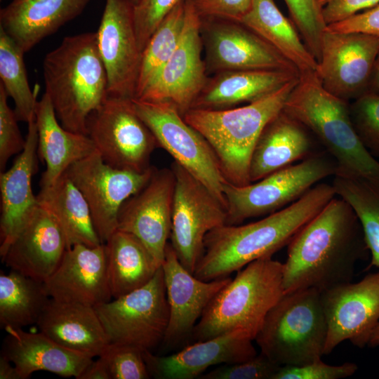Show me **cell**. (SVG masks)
<instances>
[{"mask_svg":"<svg viewBox=\"0 0 379 379\" xmlns=\"http://www.w3.org/2000/svg\"><path fill=\"white\" fill-rule=\"evenodd\" d=\"M287 246L284 293L308 288L323 291L350 282L357 263L370 253L356 213L340 197L328 201Z\"/></svg>","mask_w":379,"mask_h":379,"instance_id":"1","label":"cell"},{"mask_svg":"<svg viewBox=\"0 0 379 379\" xmlns=\"http://www.w3.org/2000/svg\"><path fill=\"white\" fill-rule=\"evenodd\" d=\"M335 195L332 185L319 183L296 201L262 219L214 228L205 237L193 274L204 281L224 278L253 261L272 257Z\"/></svg>","mask_w":379,"mask_h":379,"instance_id":"2","label":"cell"},{"mask_svg":"<svg viewBox=\"0 0 379 379\" xmlns=\"http://www.w3.org/2000/svg\"><path fill=\"white\" fill-rule=\"evenodd\" d=\"M46 91L63 128L86 134L88 116L108 97L96 32L65 37L43 62ZM87 135V134H86Z\"/></svg>","mask_w":379,"mask_h":379,"instance_id":"3","label":"cell"},{"mask_svg":"<svg viewBox=\"0 0 379 379\" xmlns=\"http://www.w3.org/2000/svg\"><path fill=\"white\" fill-rule=\"evenodd\" d=\"M283 111L317 137L335 161V174L379 184V161L357 136L351 121L349 102L326 90L316 72L300 75Z\"/></svg>","mask_w":379,"mask_h":379,"instance_id":"4","label":"cell"},{"mask_svg":"<svg viewBox=\"0 0 379 379\" xmlns=\"http://www.w3.org/2000/svg\"><path fill=\"white\" fill-rule=\"evenodd\" d=\"M299 77L252 103L224 109H190L185 113V121L210 144L227 182L251 183L249 166L256 142L265 125L283 109Z\"/></svg>","mask_w":379,"mask_h":379,"instance_id":"5","label":"cell"},{"mask_svg":"<svg viewBox=\"0 0 379 379\" xmlns=\"http://www.w3.org/2000/svg\"><path fill=\"white\" fill-rule=\"evenodd\" d=\"M283 269V263L268 257L237 272L205 309L193 330L194 340L237 329L254 340L267 313L284 293Z\"/></svg>","mask_w":379,"mask_h":379,"instance_id":"6","label":"cell"},{"mask_svg":"<svg viewBox=\"0 0 379 379\" xmlns=\"http://www.w3.org/2000/svg\"><path fill=\"white\" fill-rule=\"evenodd\" d=\"M327 333L321 291L308 288L284 293L254 340L260 352L278 365L296 366L321 360Z\"/></svg>","mask_w":379,"mask_h":379,"instance_id":"7","label":"cell"},{"mask_svg":"<svg viewBox=\"0 0 379 379\" xmlns=\"http://www.w3.org/2000/svg\"><path fill=\"white\" fill-rule=\"evenodd\" d=\"M337 164L327 152L311 157L277 171L245 185L226 182L224 197L227 225L267 215L298 200L321 180L334 175Z\"/></svg>","mask_w":379,"mask_h":379,"instance_id":"8","label":"cell"},{"mask_svg":"<svg viewBox=\"0 0 379 379\" xmlns=\"http://www.w3.org/2000/svg\"><path fill=\"white\" fill-rule=\"evenodd\" d=\"M94 308L109 343L150 351L164 341L169 321L161 266L143 286Z\"/></svg>","mask_w":379,"mask_h":379,"instance_id":"9","label":"cell"},{"mask_svg":"<svg viewBox=\"0 0 379 379\" xmlns=\"http://www.w3.org/2000/svg\"><path fill=\"white\" fill-rule=\"evenodd\" d=\"M86 134L108 165L144 172L158 147L150 129L135 111L132 98L108 95L86 121Z\"/></svg>","mask_w":379,"mask_h":379,"instance_id":"10","label":"cell"},{"mask_svg":"<svg viewBox=\"0 0 379 379\" xmlns=\"http://www.w3.org/2000/svg\"><path fill=\"white\" fill-rule=\"evenodd\" d=\"M132 100L158 147L164 149L175 162L204 183L226 206L224 186L227 182L206 138L187 124L171 104L134 98Z\"/></svg>","mask_w":379,"mask_h":379,"instance_id":"11","label":"cell"},{"mask_svg":"<svg viewBox=\"0 0 379 379\" xmlns=\"http://www.w3.org/2000/svg\"><path fill=\"white\" fill-rule=\"evenodd\" d=\"M175 175L171 245L180 262L194 272L206 235L226 224L225 205L199 180L173 161Z\"/></svg>","mask_w":379,"mask_h":379,"instance_id":"12","label":"cell"},{"mask_svg":"<svg viewBox=\"0 0 379 379\" xmlns=\"http://www.w3.org/2000/svg\"><path fill=\"white\" fill-rule=\"evenodd\" d=\"M154 168L152 166L144 172L116 168L107 164L96 151L66 170L89 206L102 244L117 230L124 203L146 185Z\"/></svg>","mask_w":379,"mask_h":379,"instance_id":"13","label":"cell"},{"mask_svg":"<svg viewBox=\"0 0 379 379\" xmlns=\"http://www.w3.org/2000/svg\"><path fill=\"white\" fill-rule=\"evenodd\" d=\"M201 34L208 74L231 70L262 69L299 73L291 62L241 22L201 18Z\"/></svg>","mask_w":379,"mask_h":379,"instance_id":"14","label":"cell"},{"mask_svg":"<svg viewBox=\"0 0 379 379\" xmlns=\"http://www.w3.org/2000/svg\"><path fill=\"white\" fill-rule=\"evenodd\" d=\"M201 27V18L190 0H185L180 41L157 78L138 100L170 103L182 116L191 109L208 78L202 57Z\"/></svg>","mask_w":379,"mask_h":379,"instance_id":"15","label":"cell"},{"mask_svg":"<svg viewBox=\"0 0 379 379\" xmlns=\"http://www.w3.org/2000/svg\"><path fill=\"white\" fill-rule=\"evenodd\" d=\"M378 53V36L326 29L316 73L326 90L350 102L368 92Z\"/></svg>","mask_w":379,"mask_h":379,"instance_id":"16","label":"cell"},{"mask_svg":"<svg viewBox=\"0 0 379 379\" xmlns=\"http://www.w3.org/2000/svg\"><path fill=\"white\" fill-rule=\"evenodd\" d=\"M328 324L324 354L348 340L354 346L368 345L379 323V272L357 283L341 284L321 291Z\"/></svg>","mask_w":379,"mask_h":379,"instance_id":"17","label":"cell"},{"mask_svg":"<svg viewBox=\"0 0 379 379\" xmlns=\"http://www.w3.org/2000/svg\"><path fill=\"white\" fill-rule=\"evenodd\" d=\"M134 0H106L97 33L111 96L135 97L142 51L134 22Z\"/></svg>","mask_w":379,"mask_h":379,"instance_id":"18","label":"cell"},{"mask_svg":"<svg viewBox=\"0 0 379 379\" xmlns=\"http://www.w3.org/2000/svg\"><path fill=\"white\" fill-rule=\"evenodd\" d=\"M175 175L154 168L146 185L122 205L117 230L135 236L161 265L171 231Z\"/></svg>","mask_w":379,"mask_h":379,"instance_id":"19","label":"cell"},{"mask_svg":"<svg viewBox=\"0 0 379 379\" xmlns=\"http://www.w3.org/2000/svg\"><path fill=\"white\" fill-rule=\"evenodd\" d=\"M253 338L246 331L234 330L203 341H196L167 356L143 352L150 376L159 379H193L209 367L244 361L257 352Z\"/></svg>","mask_w":379,"mask_h":379,"instance_id":"20","label":"cell"},{"mask_svg":"<svg viewBox=\"0 0 379 379\" xmlns=\"http://www.w3.org/2000/svg\"><path fill=\"white\" fill-rule=\"evenodd\" d=\"M44 286L50 298L60 302L94 307L111 300L105 244L68 248Z\"/></svg>","mask_w":379,"mask_h":379,"instance_id":"21","label":"cell"},{"mask_svg":"<svg viewBox=\"0 0 379 379\" xmlns=\"http://www.w3.org/2000/svg\"><path fill=\"white\" fill-rule=\"evenodd\" d=\"M161 267L169 306L168 325L163 342L173 343L192 336L205 309L232 278L211 281L197 278L180 262L170 243Z\"/></svg>","mask_w":379,"mask_h":379,"instance_id":"22","label":"cell"},{"mask_svg":"<svg viewBox=\"0 0 379 379\" xmlns=\"http://www.w3.org/2000/svg\"><path fill=\"white\" fill-rule=\"evenodd\" d=\"M68 249L65 237L49 212L39 204L1 258L7 267L45 282Z\"/></svg>","mask_w":379,"mask_h":379,"instance_id":"23","label":"cell"},{"mask_svg":"<svg viewBox=\"0 0 379 379\" xmlns=\"http://www.w3.org/2000/svg\"><path fill=\"white\" fill-rule=\"evenodd\" d=\"M24 149L13 165L0 173V255L4 257L18 233L39 206L32 180L38 168V133L35 117L28 124Z\"/></svg>","mask_w":379,"mask_h":379,"instance_id":"24","label":"cell"},{"mask_svg":"<svg viewBox=\"0 0 379 379\" xmlns=\"http://www.w3.org/2000/svg\"><path fill=\"white\" fill-rule=\"evenodd\" d=\"M1 355L15 366L21 379L33 373L48 371L62 377L80 376L93 358L67 349L41 331L6 327Z\"/></svg>","mask_w":379,"mask_h":379,"instance_id":"25","label":"cell"},{"mask_svg":"<svg viewBox=\"0 0 379 379\" xmlns=\"http://www.w3.org/2000/svg\"><path fill=\"white\" fill-rule=\"evenodd\" d=\"M91 0H13L0 11V27L27 53L78 16Z\"/></svg>","mask_w":379,"mask_h":379,"instance_id":"26","label":"cell"},{"mask_svg":"<svg viewBox=\"0 0 379 379\" xmlns=\"http://www.w3.org/2000/svg\"><path fill=\"white\" fill-rule=\"evenodd\" d=\"M310 132L283 109L264 127L254 147L249 166L250 182L302 161L316 151Z\"/></svg>","mask_w":379,"mask_h":379,"instance_id":"27","label":"cell"},{"mask_svg":"<svg viewBox=\"0 0 379 379\" xmlns=\"http://www.w3.org/2000/svg\"><path fill=\"white\" fill-rule=\"evenodd\" d=\"M300 77L284 70H231L208 77L191 109H224L260 100Z\"/></svg>","mask_w":379,"mask_h":379,"instance_id":"28","label":"cell"},{"mask_svg":"<svg viewBox=\"0 0 379 379\" xmlns=\"http://www.w3.org/2000/svg\"><path fill=\"white\" fill-rule=\"evenodd\" d=\"M36 324L57 343L92 358L101 355L110 344L92 306L51 298Z\"/></svg>","mask_w":379,"mask_h":379,"instance_id":"29","label":"cell"},{"mask_svg":"<svg viewBox=\"0 0 379 379\" xmlns=\"http://www.w3.org/2000/svg\"><path fill=\"white\" fill-rule=\"evenodd\" d=\"M35 122L38 155L46 164L40 187L51 185L72 164L97 151L88 135L72 132L62 126L46 93L36 102Z\"/></svg>","mask_w":379,"mask_h":379,"instance_id":"30","label":"cell"},{"mask_svg":"<svg viewBox=\"0 0 379 379\" xmlns=\"http://www.w3.org/2000/svg\"><path fill=\"white\" fill-rule=\"evenodd\" d=\"M36 195L60 227L69 248L75 244L100 245L89 206L79 189L65 172L51 185L40 187Z\"/></svg>","mask_w":379,"mask_h":379,"instance_id":"31","label":"cell"},{"mask_svg":"<svg viewBox=\"0 0 379 379\" xmlns=\"http://www.w3.org/2000/svg\"><path fill=\"white\" fill-rule=\"evenodd\" d=\"M108 283L113 298L148 283L161 265L135 236L116 230L105 243Z\"/></svg>","mask_w":379,"mask_h":379,"instance_id":"32","label":"cell"},{"mask_svg":"<svg viewBox=\"0 0 379 379\" xmlns=\"http://www.w3.org/2000/svg\"><path fill=\"white\" fill-rule=\"evenodd\" d=\"M291 62L300 75L316 72L318 62L304 44L297 28L274 0H253L250 11L239 22Z\"/></svg>","mask_w":379,"mask_h":379,"instance_id":"33","label":"cell"},{"mask_svg":"<svg viewBox=\"0 0 379 379\" xmlns=\"http://www.w3.org/2000/svg\"><path fill=\"white\" fill-rule=\"evenodd\" d=\"M44 282L16 271L1 272L0 325L23 328L36 324L50 299Z\"/></svg>","mask_w":379,"mask_h":379,"instance_id":"34","label":"cell"},{"mask_svg":"<svg viewBox=\"0 0 379 379\" xmlns=\"http://www.w3.org/2000/svg\"><path fill=\"white\" fill-rule=\"evenodd\" d=\"M333 177L336 195L349 203L361 223L371 257L369 267L379 268V184L358 177Z\"/></svg>","mask_w":379,"mask_h":379,"instance_id":"35","label":"cell"},{"mask_svg":"<svg viewBox=\"0 0 379 379\" xmlns=\"http://www.w3.org/2000/svg\"><path fill=\"white\" fill-rule=\"evenodd\" d=\"M185 19V0H181L164 18L142 51L135 97L138 98L157 78L175 51Z\"/></svg>","mask_w":379,"mask_h":379,"instance_id":"36","label":"cell"},{"mask_svg":"<svg viewBox=\"0 0 379 379\" xmlns=\"http://www.w3.org/2000/svg\"><path fill=\"white\" fill-rule=\"evenodd\" d=\"M24 51L0 27V78L8 96L15 104L18 121L28 124L35 117L40 86L31 89L23 60Z\"/></svg>","mask_w":379,"mask_h":379,"instance_id":"37","label":"cell"},{"mask_svg":"<svg viewBox=\"0 0 379 379\" xmlns=\"http://www.w3.org/2000/svg\"><path fill=\"white\" fill-rule=\"evenodd\" d=\"M291 21L304 44L317 60L321 57V40L326 29L321 0H284Z\"/></svg>","mask_w":379,"mask_h":379,"instance_id":"38","label":"cell"},{"mask_svg":"<svg viewBox=\"0 0 379 379\" xmlns=\"http://www.w3.org/2000/svg\"><path fill=\"white\" fill-rule=\"evenodd\" d=\"M352 126L365 148L379 157V95L367 92L349 102Z\"/></svg>","mask_w":379,"mask_h":379,"instance_id":"39","label":"cell"},{"mask_svg":"<svg viewBox=\"0 0 379 379\" xmlns=\"http://www.w3.org/2000/svg\"><path fill=\"white\" fill-rule=\"evenodd\" d=\"M142 350L126 345L109 344L100 357L111 379H147L150 378Z\"/></svg>","mask_w":379,"mask_h":379,"instance_id":"40","label":"cell"},{"mask_svg":"<svg viewBox=\"0 0 379 379\" xmlns=\"http://www.w3.org/2000/svg\"><path fill=\"white\" fill-rule=\"evenodd\" d=\"M281 366L262 353L244 361L222 364L201 379H272Z\"/></svg>","mask_w":379,"mask_h":379,"instance_id":"41","label":"cell"},{"mask_svg":"<svg viewBox=\"0 0 379 379\" xmlns=\"http://www.w3.org/2000/svg\"><path fill=\"white\" fill-rule=\"evenodd\" d=\"M181 0H137L134 22L141 51L164 18Z\"/></svg>","mask_w":379,"mask_h":379,"instance_id":"42","label":"cell"},{"mask_svg":"<svg viewBox=\"0 0 379 379\" xmlns=\"http://www.w3.org/2000/svg\"><path fill=\"white\" fill-rule=\"evenodd\" d=\"M8 95L0 84V170L5 171L8 159L25 148L15 112L8 104Z\"/></svg>","mask_w":379,"mask_h":379,"instance_id":"43","label":"cell"},{"mask_svg":"<svg viewBox=\"0 0 379 379\" xmlns=\"http://www.w3.org/2000/svg\"><path fill=\"white\" fill-rule=\"evenodd\" d=\"M357 368L354 363L332 366L319 360L302 366H281L272 379H339L351 376Z\"/></svg>","mask_w":379,"mask_h":379,"instance_id":"44","label":"cell"},{"mask_svg":"<svg viewBox=\"0 0 379 379\" xmlns=\"http://www.w3.org/2000/svg\"><path fill=\"white\" fill-rule=\"evenodd\" d=\"M201 18L240 22L250 11L253 0H190Z\"/></svg>","mask_w":379,"mask_h":379,"instance_id":"45","label":"cell"},{"mask_svg":"<svg viewBox=\"0 0 379 379\" xmlns=\"http://www.w3.org/2000/svg\"><path fill=\"white\" fill-rule=\"evenodd\" d=\"M336 32H360L379 36V4L342 21L326 26Z\"/></svg>","mask_w":379,"mask_h":379,"instance_id":"46","label":"cell"},{"mask_svg":"<svg viewBox=\"0 0 379 379\" xmlns=\"http://www.w3.org/2000/svg\"><path fill=\"white\" fill-rule=\"evenodd\" d=\"M378 4L379 0H321L324 20L326 25L333 24Z\"/></svg>","mask_w":379,"mask_h":379,"instance_id":"47","label":"cell"},{"mask_svg":"<svg viewBox=\"0 0 379 379\" xmlns=\"http://www.w3.org/2000/svg\"><path fill=\"white\" fill-rule=\"evenodd\" d=\"M78 379H111L108 368L100 357L85 368Z\"/></svg>","mask_w":379,"mask_h":379,"instance_id":"48","label":"cell"},{"mask_svg":"<svg viewBox=\"0 0 379 379\" xmlns=\"http://www.w3.org/2000/svg\"><path fill=\"white\" fill-rule=\"evenodd\" d=\"M0 379H21L14 364L2 355L0 356Z\"/></svg>","mask_w":379,"mask_h":379,"instance_id":"49","label":"cell"},{"mask_svg":"<svg viewBox=\"0 0 379 379\" xmlns=\"http://www.w3.org/2000/svg\"><path fill=\"white\" fill-rule=\"evenodd\" d=\"M368 92L379 95V53L372 69L368 86Z\"/></svg>","mask_w":379,"mask_h":379,"instance_id":"50","label":"cell"},{"mask_svg":"<svg viewBox=\"0 0 379 379\" xmlns=\"http://www.w3.org/2000/svg\"><path fill=\"white\" fill-rule=\"evenodd\" d=\"M368 345L371 347L379 345V323L373 330L369 339Z\"/></svg>","mask_w":379,"mask_h":379,"instance_id":"51","label":"cell"},{"mask_svg":"<svg viewBox=\"0 0 379 379\" xmlns=\"http://www.w3.org/2000/svg\"><path fill=\"white\" fill-rule=\"evenodd\" d=\"M134 1H135V2L137 0H134Z\"/></svg>","mask_w":379,"mask_h":379,"instance_id":"52","label":"cell"}]
</instances>
